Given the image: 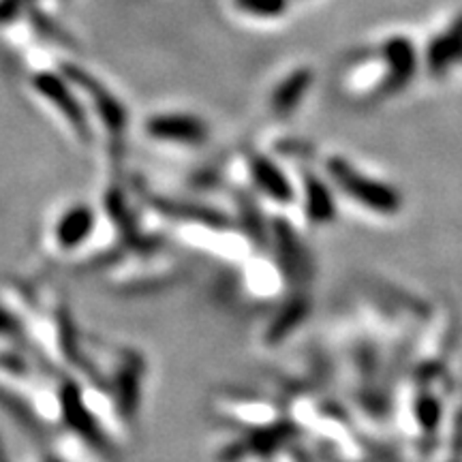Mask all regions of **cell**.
Here are the masks:
<instances>
[{
  "mask_svg": "<svg viewBox=\"0 0 462 462\" xmlns=\"http://www.w3.org/2000/svg\"><path fill=\"white\" fill-rule=\"evenodd\" d=\"M383 51H385V58H388L390 71H392V78L388 79V90H394L413 75V67H415L413 45L409 43L407 39L396 37L385 43Z\"/></svg>",
  "mask_w": 462,
  "mask_h": 462,
  "instance_id": "3957f363",
  "label": "cell"
},
{
  "mask_svg": "<svg viewBox=\"0 0 462 462\" xmlns=\"http://www.w3.org/2000/svg\"><path fill=\"white\" fill-rule=\"evenodd\" d=\"M255 178H259V180L263 182V190H268L270 195L276 199H285L289 195V189L287 184L282 178L276 173V170H273V167H265V165H255Z\"/></svg>",
  "mask_w": 462,
  "mask_h": 462,
  "instance_id": "5b68a950",
  "label": "cell"
},
{
  "mask_svg": "<svg viewBox=\"0 0 462 462\" xmlns=\"http://www.w3.org/2000/svg\"><path fill=\"white\" fill-rule=\"evenodd\" d=\"M330 170L334 180L345 189V193H349L351 198L371 208V210L381 212V215H394V212L401 210V195L394 189L368 180L362 173L351 170L345 161H332Z\"/></svg>",
  "mask_w": 462,
  "mask_h": 462,
  "instance_id": "6da1fadb",
  "label": "cell"
},
{
  "mask_svg": "<svg viewBox=\"0 0 462 462\" xmlns=\"http://www.w3.org/2000/svg\"><path fill=\"white\" fill-rule=\"evenodd\" d=\"M92 227V215L86 208H75V210L67 212L62 217L60 225H58V242L65 248L78 246Z\"/></svg>",
  "mask_w": 462,
  "mask_h": 462,
  "instance_id": "277c9868",
  "label": "cell"
},
{
  "mask_svg": "<svg viewBox=\"0 0 462 462\" xmlns=\"http://www.w3.org/2000/svg\"><path fill=\"white\" fill-rule=\"evenodd\" d=\"M462 58V15L454 22L448 32L435 39L429 50V67L430 71L439 75Z\"/></svg>",
  "mask_w": 462,
  "mask_h": 462,
  "instance_id": "7a4b0ae2",
  "label": "cell"
},
{
  "mask_svg": "<svg viewBox=\"0 0 462 462\" xmlns=\"http://www.w3.org/2000/svg\"><path fill=\"white\" fill-rule=\"evenodd\" d=\"M14 330H15L14 319H11V317H9L7 313H3V310H0V334L14 332Z\"/></svg>",
  "mask_w": 462,
  "mask_h": 462,
  "instance_id": "9c48e42d",
  "label": "cell"
},
{
  "mask_svg": "<svg viewBox=\"0 0 462 462\" xmlns=\"http://www.w3.org/2000/svg\"><path fill=\"white\" fill-rule=\"evenodd\" d=\"M310 195H313V201H310V217L317 218V221H323V218H330L334 215V204L332 198L328 195V190L321 187V184H313L310 189Z\"/></svg>",
  "mask_w": 462,
  "mask_h": 462,
  "instance_id": "8992f818",
  "label": "cell"
},
{
  "mask_svg": "<svg viewBox=\"0 0 462 462\" xmlns=\"http://www.w3.org/2000/svg\"><path fill=\"white\" fill-rule=\"evenodd\" d=\"M418 415H420V421L421 426H426L424 430H435L437 426V420H439V404L432 401V398H424L418 404Z\"/></svg>",
  "mask_w": 462,
  "mask_h": 462,
  "instance_id": "52a82bcc",
  "label": "cell"
},
{
  "mask_svg": "<svg viewBox=\"0 0 462 462\" xmlns=\"http://www.w3.org/2000/svg\"><path fill=\"white\" fill-rule=\"evenodd\" d=\"M281 0H242L246 9L251 11H262V14H273V11L279 9Z\"/></svg>",
  "mask_w": 462,
  "mask_h": 462,
  "instance_id": "ba28073f",
  "label": "cell"
}]
</instances>
